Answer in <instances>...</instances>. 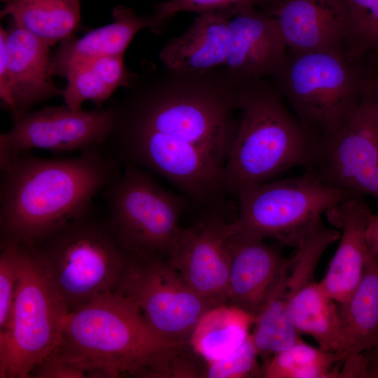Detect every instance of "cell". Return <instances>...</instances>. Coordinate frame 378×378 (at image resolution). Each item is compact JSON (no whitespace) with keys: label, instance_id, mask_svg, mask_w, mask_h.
I'll list each match as a JSON object with an SVG mask.
<instances>
[{"label":"cell","instance_id":"cell-1","mask_svg":"<svg viewBox=\"0 0 378 378\" xmlns=\"http://www.w3.org/2000/svg\"><path fill=\"white\" fill-rule=\"evenodd\" d=\"M187 346L157 332L137 305L115 290L69 313L51 354L79 365L90 377H195Z\"/></svg>","mask_w":378,"mask_h":378},{"label":"cell","instance_id":"cell-2","mask_svg":"<svg viewBox=\"0 0 378 378\" xmlns=\"http://www.w3.org/2000/svg\"><path fill=\"white\" fill-rule=\"evenodd\" d=\"M121 164L103 147L62 159L20 155L0 169L1 245H35L85 212Z\"/></svg>","mask_w":378,"mask_h":378},{"label":"cell","instance_id":"cell-3","mask_svg":"<svg viewBox=\"0 0 378 378\" xmlns=\"http://www.w3.org/2000/svg\"><path fill=\"white\" fill-rule=\"evenodd\" d=\"M166 70L158 87L115 107V125L191 143L225 165L238 126L241 84L223 68L195 74Z\"/></svg>","mask_w":378,"mask_h":378},{"label":"cell","instance_id":"cell-4","mask_svg":"<svg viewBox=\"0 0 378 378\" xmlns=\"http://www.w3.org/2000/svg\"><path fill=\"white\" fill-rule=\"evenodd\" d=\"M276 87L265 79L239 90V118L224 166L226 192L265 182L298 167L311 169L318 139L291 113Z\"/></svg>","mask_w":378,"mask_h":378},{"label":"cell","instance_id":"cell-5","mask_svg":"<svg viewBox=\"0 0 378 378\" xmlns=\"http://www.w3.org/2000/svg\"><path fill=\"white\" fill-rule=\"evenodd\" d=\"M378 54L297 52L272 76L300 122L318 139L343 127L374 86Z\"/></svg>","mask_w":378,"mask_h":378},{"label":"cell","instance_id":"cell-6","mask_svg":"<svg viewBox=\"0 0 378 378\" xmlns=\"http://www.w3.org/2000/svg\"><path fill=\"white\" fill-rule=\"evenodd\" d=\"M94 207L32 245L69 312L115 290L130 258Z\"/></svg>","mask_w":378,"mask_h":378},{"label":"cell","instance_id":"cell-7","mask_svg":"<svg viewBox=\"0 0 378 378\" xmlns=\"http://www.w3.org/2000/svg\"><path fill=\"white\" fill-rule=\"evenodd\" d=\"M19 277L10 316L0 330V377H31L60 344L69 309L36 248L19 242Z\"/></svg>","mask_w":378,"mask_h":378},{"label":"cell","instance_id":"cell-8","mask_svg":"<svg viewBox=\"0 0 378 378\" xmlns=\"http://www.w3.org/2000/svg\"><path fill=\"white\" fill-rule=\"evenodd\" d=\"M235 196L237 214L230 221L234 232L273 239L295 248L328 209L351 197L309 169L298 176L244 187Z\"/></svg>","mask_w":378,"mask_h":378},{"label":"cell","instance_id":"cell-9","mask_svg":"<svg viewBox=\"0 0 378 378\" xmlns=\"http://www.w3.org/2000/svg\"><path fill=\"white\" fill-rule=\"evenodd\" d=\"M102 194L108 223L130 255L169 258L183 229L179 222L188 200L131 164H125Z\"/></svg>","mask_w":378,"mask_h":378},{"label":"cell","instance_id":"cell-10","mask_svg":"<svg viewBox=\"0 0 378 378\" xmlns=\"http://www.w3.org/2000/svg\"><path fill=\"white\" fill-rule=\"evenodd\" d=\"M121 164L153 171L197 204L220 205L227 193L224 164L201 148L156 131L115 125L103 146Z\"/></svg>","mask_w":378,"mask_h":378},{"label":"cell","instance_id":"cell-11","mask_svg":"<svg viewBox=\"0 0 378 378\" xmlns=\"http://www.w3.org/2000/svg\"><path fill=\"white\" fill-rule=\"evenodd\" d=\"M131 299L148 323L172 340L187 342L197 321L216 304L198 294L167 260L132 255L115 289Z\"/></svg>","mask_w":378,"mask_h":378},{"label":"cell","instance_id":"cell-12","mask_svg":"<svg viewBox=\"0 0 378 378\" xmlns=\"http://www.w3.org/2000/svg\"><path fill=\"white\" fill-rule=\"evenodd\" d=\"M13 125L0 135V169L29 150L80 152L103 147L115 124V107L74 109L46 106L13 116Z\"/></svg>","mask_w":378,"mask_h":378},{"label":"cell","instance_id":"cell-13","mask_svg":"<svg viewBox=\"0 0 378 378\" xmlns=\"http://www.w3.org/2000/svg\"><path fill=\"white\" fill-rule=\"evenodd\" d=\"M373 97L374 86L343 127L318 139L316 158L309 170L351 197L378 200V122Z\"/></svg>","mask_w":378,"mask_h":378},{"label":"cell","instance_id":"cell-14","mask_svg":"<svg viewBox=\"0 0 378 378\" xmlns=\"http://www.w3.org/2000/svg\"><path fill=\"white\" fill-rule=\"evenodd\" d=\"M219 206L206 209L190 227L183 229L170 265L201 296L216 304L227 303L231 265V231Z\"/></svg>","mask_w":378,"mask_h":378},{"label":"cell","instance_id":"cell-15","mask_svg":"<svg viewBox=\"0 0 378 378\" xmlns=\"http://www.w3.org/2000/svg\"><path fill=\"white\" fill-rule=\"evenodd\" d=\"M260 8L275 18L288 50L356 54L345 0H267Z\"/></svg>","mask_w":378,"mask_h":378},{"label":"cell","instance_id":"cell-16","mask_svg":"<svg viewBox=\"0 0 378 378\" xmlns=\"http://www.w3.org/2000/svg\"><path fill=\"white\" fill-rule=\"evenodd\" d=\"M227 303L256 316L270 299L286 286L293 259L265 239L234 232Z\"/></svg>","mask_w":378,"mask_h":378},{"label":"cell","instance_id":"cell-17","mask_svg":"<svg viewBox=\"0 0 378 378\" xmlns=\"http://www.w3.org/2000/svg\"><path fill=\"white\" fill-rule=\"evenodd\" d=\"M287 52L275 18L258 7L243 8L230 20L222 68L239 84L265 79L280 69Z\"/></svg>","mask_w":378,"mask_h":378},{"label":"cell","instance_id":"cell-18","mask_svg":"<svg viewBox=\"0 0 378 378\" xmlns=\"http://www.w3.org/2000/svg\"><path fill=\"white\" fill-rule=\"evenodd\" d=\"M5 60L0 63L9 84L14 104L13 116L22 114L50 98L63 95L49 72L50 46L14 22L7 29L1 26Z\"/></svg>","mask_w":378,"mask_h":378},{"label":"cell","instance_id":"cell-19","mask_svg":"<svg viewBox=\"0 0 378 378\" xmlns=\"http://www.w3.org/2000/svg\"><path fill=\"white\" fill-rule=\"evenodd\" d=\"M372 211L361 197H348L325 215L340 230L339 244L325 276L320 281L337 304L344 302L355 290L364 274L370 252L366 227Z\"/></svg>","mask_w":378,"mask_h":378},{"label":"cell","instance_id":"cell-20","mask_svg":"<svg viewBox=\"0 0 378 378\" xmlns=\"http://www.w3.org/2000/svg\"><path fill=\"white\" fill-rule=\"evenodd\" d=\"M113 18V22L93 29L80 38L71 36L61 41L50 57V76L66 78L95 60L123 56L134 35L142 29L150 28L154 33H160L153 15L139 16L132 9L121 5L115 8Z\"/></svg>","mask_w":378,"mask_h":378},{"label":"cell","instance_id":"cell-21","mask_svg":"<svg viewBox=\"0 0 378 378\" xmlns=\"http://www.w3.org/2000/svg\"><path fill=\"white\" fill-rule=\"evenodd\" d=\"M230 9L199 14L187 30L160 52L165 68L182 73H206L222 68L227 51Z\"/></svg>","mask_w":378,"mask_h":378},{"label":"cell","instance_id":"cell-22","mask_svg":"<svg viewBox=\"0 0 378 378\" xmlns=\"http://www.w3.org/2000/svg\"><path fill=\"white\" fill-rule=\"evenodd\" d=\"M290 321L301 334L312 337L319 347L332 352H344L345 339L338 305L320 282L308 283L286 293Z\"/></svg>","mask_w":378,"mask_h":378},{"label":"cell","instance_id":"cell-23","mask_svg":"<svg viewBox=\"0 0 378 378\" xmlns=\"http://www.w3.org/2000/svg\"><path fill=\"white\" fill-rule=\"evenodd\" d=\"M255 316L223 303L206 310L194 326L188 344L206 363L230 355L248 339Z\"/></svg>","mask_w":378,"mask_h":378},{"label":"cell","instance_id":"cell-24","mask_svg":"<svg viewBox=\"0 0 378 378\" xmlns=\"http://www.w3.org/2000/svg\"><path fill=\"white\" fill-rule=\"evenodd\" d=\"M348 358L378 343V256L369 253L364 274L347 300L337 304Z\"/></svg>","mask_w":378,"mask_h":378},{"label":"cell","instance_id":"cell-25","mask_svg":"<svg viewBox=\"0 0 378 378\" xmlns=\"http://www.w3.org/2000/svg\"><path fill=\"white\" fill-rule=\"evenodd\" d=\"M1 18L13 22L50 47L72 36L80 20V0H9Z\"/></svg>","mask_w":378,"mask_h":378},{"label":"cell","instance_id":"cell-26","mask_svg":"<svg viewBox=\"0 0 378 378\" xmlns=\"http://www.w3.org/2000/svg\"><path fill=\"white\" fill-rule=\"evenodd\" d=\"M134 77L125 66L123 56L102 58L71 73L62 96L74 109H81L88 100L101 106L118 88L129 87Z\"/></svg>","mask_w":378,"mask_h":378},{"label":"cell","instance_id":"cell-27","mask_svg":"<svg viewBox=\"0 0 378 378\" xmlns=\"http://www.w3.org/2000/svg\"><path fill=\"white\" fill-rule=\"evenodd\" d=\"M347 357L344 352H332L314 347L304 340L264 360V378H340L339 365Z\"/></svg>","mask_w":378,"mask_h":378},{"label":"cell","instance_id":"cell-28","mask_svg":"<svg viewBox=\"0 0 378 378\" xmlns=\"http://www.w3.org/2000/svg\"><path fill=\"white\" fill-rule=\"evenodd\" d=\"M286 294V286L276 293L255 316L250 337L263 360L303 341L288 316Z\"/></svg>","mask_w":378,"mask_h":378},{"label":"cell","instance_id":"cell-29","mask_svg":"<svg viewBox=\"0 0 378 378\" xmlns=\"http://www.w3.org/2000/svg\"><path fill=\"white\" fill-rule=\"evenodd\" d=\"M352 29L354 52L378 54V0H345Z\"/></svg>","mask_w":378,"mask_h":378},{"label":"cell","instance_id":"cell-30","mask_svg":"<svg viewBox=\"0 0 378 378\" xmlns=\"http://www.w3.org/2000/svg\"><path fill=\"white\" fill-rule=\"evenodd\" d=\"M259 356L251 337L236 351L220 360L206 363L202 377L246 378L261 377Z\"/></svg>","mask_w":378,"mask_h":378},{"label":"cell","instance_id":"cell-31","mask_svg":"<svg viewBox=\"0 0 378 378\" xmlns=\"http://www.w3.org/2000/svg\"><path fill=\"white\" fill-rule=\"evenodd\" d=\"M267 0H167L155 4L153 17L160 31L176 13L206 12L230 9L234 12L246 7H262Z\"/></svg>","mask_w":378,"mask_h":378},{"label":"cell","instance_id":"cell-32","mask_svg":"<svg viewBox=\"0 0 378 378\" xmlns=\"http://www.w3.org/2000/svg\"><path fill=\"white\" fill-rule=\"evenodd\" d=\"M20 246L19 242L1 245L0 254V330L7 326L19 277Z\"/></svg>","mask_w":378,"mask_h":378},{"label":"cell","instance_id":"cell-33","mask_svg":"<svg viewBox=\"0 0 378 378\" xmlns=\"http://www.w3.org/2000/svg\"><path fill=\"white\" fill-rule=\"evenodd\" d=\"M366 239L370 251L378 256V214L372 213L368 218Z\"/></svg>","mask_w":378,"mask_h":378},{"label":"cell","instance_id":"cell-34","mask_svg":"<svg viewBox=\"0 0 378 378\" xmlns=\"http://www.w3.org/2000/svg\"><path fill=\"white\" fill-rule=\"evenodd\" d=\"M363 354L365 358L364 378H378V343Z\"/></svg>","mask_w":378,"mask_h":378},{"label":"cell","instance_id":"cell-35","mask_svg":"<svg viewBox=\"0 0 378 378\" xmlns=\"http://www.w3.org/2000/svg\"><path fill=\"white\" fill-rule=\"evenodd\" d=\"M373 105L375 117L378 122V76H377L374 84Z\"/></svg>","mask_w":378,"mask_h":378},{"label":"cell","instance_id":"cell-36","mask_svg":"<svg viewBox=\"0 0 378 378\" xmlns=\"http://www.w3.org/2000/svg\"><path fill=\"white\" fill-rule=\"evenodd\" d=\"M2 2L7 3L9 0H1Z\"/></svg>","mask_w":378,"mask_h":378}]
</instances>
